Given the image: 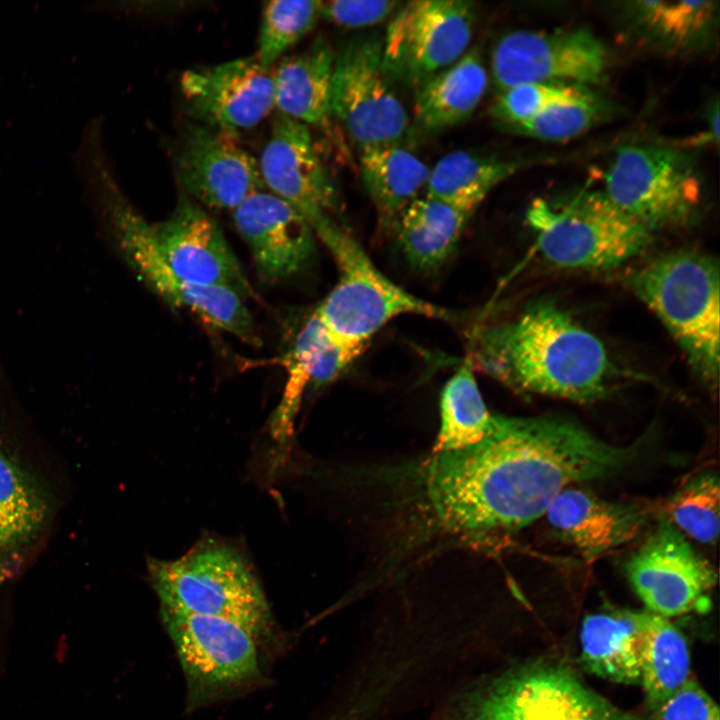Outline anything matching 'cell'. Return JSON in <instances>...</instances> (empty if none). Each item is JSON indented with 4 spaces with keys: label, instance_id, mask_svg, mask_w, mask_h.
Returning <instances> with one entry per match:
<instances>
[{
    "label": "cell",
    "instance_id": "cell-1",
    "mask_svg": "<svg viewBox=\"0 0 720 720\" xmlns=\"http://www.w3.org/2000/svg\"><path fill=\"white\" fill-rule=\"evenodd\" d=\"M637 448L563 417L495 414L479 443L433 452L404 472L431 531L481 539L528 526L564 489L615 472Z\"/></svg>",
    "mask_w": 720,
    "mask_h": 720
},
{
    "label": "cell",
    "instance_id": "cell-2",
    "mask_svg": "<svg viewBox=\"0 0 720 720\" xmlns=\"http://www.w3.org/2000/svg\"><path fill=\"white\" fill-rule=\"evenodd\" d=\"M467 359L521 394L579 403L606 395L614 374L601 340L546 299L476 330Z\"/></svg>",
    "mask_w": 720,
    "mask_h": 720
},
{
    "label": "cell",
    "instance_id": "cell-3",
    "mask_svg": "<svg viewBox=\"0 0 720 720\" xmlns=\"http://www.w3.org/2000/svg\"><path fill=\"white\" fill-rule=\"evenodd\" d=\"M67 472L0 369V580L47 546L68 499Z\"/></svg>",
    "mask_w": 720,
    "mask_h": 720
},
{
    "label": "cell",
    "instance_id": "cell-4",
    "mask_svg": "<svg viewBox=\"0 0 720 720\" xmlns=\"http://www.w3.org/2000/svg\"><path fill=\"white\" fill-rule=\"evenodd\" d=\"M632 291L659 318L696 376L717 388L720 360V273L701 252L663 254L628 278Z\"/></svg>",
    "mask_w": 720,
    "mask_h": 720
},
{
    "label": "cell",
    "instance_id": "cell-5",
    "mask_svg": "<svg viewBox=\"0 0 720 720\" xmlns=\"http://www.w3.org/2000/svg\"><path fill=\"white\" fill-rule=\"evenodd\" d=\"M160 607L235 621L261 645L273 632L266 595L246 557L224 542L206 539L175 560H148Z\"/></svg>",
    "mask_w": 720,
    "mask_h": 720
},
{
    "label": "cell",
    "instance_id": "cell-6",
    "mask_svg": "<svg viewBox=\"0 0 720 720\" xmlns=\"http://www.w3.org/2000/svg\"><path fill=\"white\" fill-rule=\"evenodd\" d=\"M526 218L536 248L564 268L604 270L642 254L653 232L619 209L603 191H581L559 199H535Z\"/></svg>",
    "mask_w": 720,
    "mask_h": 720
},
{
    "label": "cell",
    "instance_id": "cell-7",
    "mask_svg": "<svg viewBox=\"0 0 720 720\" xmlns=\"http://www.w3.org/2000/svg\"><path fill=\"white\" fill-rule=\"evenodd\" d=\"M320 240L332 254L339 278L314 312L334 342L366 348L376 332L401 315L454 319L448 309L387 278L342 225Z\"/></svg>",
    "mask_w": 720,
    "mask_h": 720
},
{
    "label": "cell",
    "instance_id": "cell-8",
    "mask_svg": "<svg viewBox=\"0 0 720 720\" xmlns=\"http://www.w3.org/2000/svg\"><path fill=\"white\" fill-rule=\"evenodd\" d=\"M186 687L189 710L237 696L263 677L261 643L241 624L160 607Z\"/></svg>",
    "mask_w": 720,
    "mask_h": 720
},
{
    "label": "cell",
    "instance_id": "cell-9",
    "mask_svg": "<svg viewBox=\"0 0 720 720\" xmlns=\"http://www.w3.org/2000/svg\"><path fill=\"white\" fill-rule=\"evenodd\" d=\"M106 192L104 208L108 230L119 254L138 278L169 306L189 310L207 324L259 345L243 298L226 288L198 286L181 280L157 250L151 223L117 189L110 186Z\"/></svg>",
    "mask_w": 720,
    "mask_h": 720
},
{
    "label": "cell",
    "instance_id": "cell-10",
    "mask_svg": "<svg viewBox=\"0 0 720 720\" xmlns=\"http://www.w3.org/2000/svg\"><path fill=\"white\" fill-rule=\"evenodd\" d=\"M701 191L691 157L666 146H623L604 176L605 195L651 232L687 224Z\"/></svg>",
    "mask_w": 720,
    "mask_h": 720
},
{
    "label": "cell",
    "instance_id": "cell-11",
    "mask_svg": "<svg viewBox=\"0 0 720 720\" xmlns=\"http://www.w3.org/2000/svg\"><path fill=\"white\" fill-rule=\"evenodd\" d=\"M331 116L361 149L400 144L408 134L407 110L385 69L379 35L352 37L335 50Z\"/></svg>",
    "mask_w": 720,
    "mask_h": 720
},
{
    "label": "cell",
    "instance_id": "cell-12",
    "mask_svg": "<svg viewBox=\"0 0 720 720\" xmlns=\"http://www.w3.org/2000/svg\"><path fill=\"white\" fill-rule=\"evenodd\" d=\"M474 22L470 1L420 0L401 6L382 37L388 75L396 85L417 88L468 51Z\"/></svg>",
    "mask_w": 720,
    "mask_h": 720
},
{
    "label": "cell",
    "instance_id": "cell-13",
    "mask_svg": "<svg viewBox=\"0 0 720 720\" xmlns=\"http://www.w3.org/2000/svg\"><path fill=\"white\" fill-rule=\"evenodd\" d=\"M462 720H632L560 667L534 666L471 695Z\"/></svg>",
    "mask_w": 720,
    "mask_h": 720
},
{
    "label": "cell",
    "instance_id": "cell-14",
    "mask_svg": "<svg viewBox=\"0 0 720 720\" xmlns=\"http://www.w3.org/2000/svg\"><path fill=\"white\" fill-rule=\"evenodd\" d=\"M606 66L605 46L584 29L513 31L491 55L492 78L501 91L531 82L588 86L602 81Z\"/></svg>",
    "mask_w": 720,
    "mask_h": 720
},
{
    "label": "cell",
    "instance_id": "cell-15",
    "mask_svg": "<svg viewBox=\"0 0 720 720\" xmlns=\"http://www.w3.org/2000/svg\"><path fill=\"white\" fill-rule=\"evenodd\" d=\"M625 572L647 611L666 618L700 608L717 583L713 565L665 519L632 554Z\"/></svg>",
    "mask_w": 720,
    "mask_h": 720
},
{
    "label": "cell",
    "instance_id": "cell-16",
    "mask_svg": "<svg viewBox=\"0 0 720 720\" xmlns=\"http://www.w3.org/2000/svg\"><path fill=\"white\" fill-rule=\"evenodd\" d=\"M258 164L264 186L295 208L316 237L339 224L336 190L309 126L279 113Z\"/></svg>",
    "mask_w": 720,
    "mask_h": 720
},
{
    "label": "cell",
    "instance_id": "cell-17",
    "mask_svg": "<svg viewBox=\"0 0 720 720\" xmlns=\"http://www.w3.org/2000/svg\"><path fill=\"white\" fill-rule=\"evenodd\" d=\"M179 85L194 122L229 136L257 126L275 107L272 71L255 55L191 68Z\"/></svg>",
    "mask_w": 720,
    "mask_h": 720
},
{
    "label": "cell",
    "instance_id": "cell-18",
    "mask_svg": "<svg viewBox=\"0 0 720 720\" xmlns=\"http://www.w3.org/2000/svg\"><path fill=\"white\" fill-rule=\"evenodd\" d=\"M151 230L161 257L181 280L226 288L241 298L254 296L221 228L186 194L179 196L168 218L151 223Z\"/></svg>",
    "mask_w": 720,
    "mask_h": 720
},
{
    "label": "cell",
    "instance_id": "cell-19",
    "mask_svg": "<svg viewBox=\"0 0 720 720\" xmlns=\"http://www.w3.org/2000/svg\"><path fill=\"white\" fill-rule=\"evenodd\" d=\"M174 168L184 194L209 208L234 210L264 187L258 161L232 136L195 122L178 139Z\"/></svg>",
    "mask_w": 720,
    "mask_h": 720
},
{
    "label": "cell",
    "instance_id": "cell-20",
    "mask_svg": "<svg viewBox=\"0 0 720 720\" xmlns=\"http://www.w3.org/2000/svg\"><path fill=\"white\" fill-rule=\"evenodd\" d=\"M232 211L234 225L263 280L288 278L311 261L314 232L306 219L284 200L262 190Z\"/></svg>",
    "mask_w": 720,
    "mask_h": 720
},
{
    "label": "cell",
    "instance_id": "cell-21",
    "mask_svg": "<svg viewBox=\"0 0 720 720\" xmlns=\"http://www.w3.org/2000/svg\"><path fill=\"white\" fill-rule=\"evenodd\" d=\"M544 516L561 540L592 562L634 540L647 523L648 511L570 486L554 499Z\"/></svg>",
    "mask_w": 720,
    "mask_h": 720
},
{
    "label": "cell",
    "instance_id": "cell-22",
    "mask_svg": "<svg viewBox=\"0 0 720 720\" xmlns=\"http://www.w3.org/2000/svg\"><path fill=\"white\" fill-rule=\"evenodd\" d=\"M335 50L317 36L302 52L284 56L272 71L274 106L307 126H325L331 117Z\"/></svg>",
    "mask_w": 720,
    "mask_h": 720
},
{
    "label": "cell",
    "instance_id": "cell-23",
    "mask_svg": "<svg viewBox=\"0 0 720 720\" xmlns=\"http://www.w3.org/2000/svg\"><path fill=\"white\" fill-rule=\"evenodd\" d=\"M649 612L611 610L586 616L580 632L585 667L607 680L640 683Z\"/></svg>",
    "mask_w": 720,
    "mask_h": 720
},
{
    "label": "cell",
    "instance_id": "cell-24",
    "mask_svg": "<svg viewBox=\"0 0 720 720\" xmlns=\"http://www.w3.org/2000/svg\"><path fill=\"white\" fill-rule=\"evenodd\" d=\"M488 74L478 49L423 81L415 91L414 121L434 134L467 120L485 95Z\"/></svg>",
    "mask_w": 720,
    "mask_h": 720
},
{
    "label": "cell",
    "instance_id": "cell-25",
    "mask_svg": "<svg viewBox=\"0 0 720 720\" xmlns=\"http://www.w3.org/2000/svg\"><path fill=\"white\" fill-rule=\"evenodd\" d=\"M360 172L382 225L394 227L426 188L430 168L400 144H395L361 149Z\"/></svg>",
    "mask_w": 720,
    "mask_h": 720
},
{
    "label": "cell",
    "instance_id": "cell-26",
    "mask_svg": "<svg viewBox=\"0 0 720 720\" xmlns=\"http://www.w3.org/2000/svg\"><path fill=\"white\" fill-rule=\"evenodd\" d=\"M471 215L440 199L417 198L394 226L408 262L420 270L439 267L456 247Z\"/></svg>",
    "mask_w": 720,
    "mask_h": 720
},
{
    "label": "cell",
    "instance_id": "cell-27",
    "mask_svg": "<svg viewBox=\"0 0 720 720\" xmlns=\"http://www.w3.org/2000/svg\"><path fill=\"white\" fill-rule=\"evenodd\" d=\"M718 3L714 1H636L629 3L633 28L647 41L673 51L702 48L712 40Z\"/></svg>",
    "mask_w": 720,
    "mask_h": 720
},
{
    "label": "cell",
    "instance_id": "cell-28",
    "mask_svg": "<svg viewBox=\"0 0 720 720\" xmlns=\"http://www.w3.org/2000/svg\"><path fill=\"white\" fill-rule=\"evenodd\" d=\"M520 167L519 162L453 151L430 169L426 196L454 204L473 214L488 193Z\"/></svg>",
    "mask_w": 720,
    "mask_h": 720
},
{
    "label": "cell",
    "instance_id": "cell-29",
    "mask_svg": "<svg viewBox=\"0 0 720 720\" xmlns=\"http://www.w3.org/2000/svg\"><path fill=\"white\" fill-rule=\"evenodd\" d=\"M474 371L466 358L444 385L440 396V429L433 452L473 446L490 431L495 414L485 404Z\"/></svg>",
    "mask_w": 720,
    "mask_h": 720
},
{
    "label": "cell",
    "instance_id": "cell-30",
    "mask_svg": "<svg viewBox=\"0 0 720 720\" xmlns=\"http://www.w3.org/2000/svg\"><path fill=\"white\" fill-rule=\"evenodd\" d=\"M690 676L685 637L669 618L649 612L640 678L649 709H655Z\"/></svg>",
    "mask_w": 720,
    "mask_h": 720
},
{
    "label": "cell",
    "instance_id": "cell-31",
    "mask_svg": "<svg viewBox=\"0 0 720 720\" xmlns=\"http://www.w3.org/2000/svg\"><path fill=\"white\" fill-rule=\"evenodd\" d=\"M719 512V477L704 472L690 479L668 499L664 519L695 541L714 545L719 536Z\"/></svg>",
    "mask_w": 720,
    "mask_h": 720
},
{
    "label": "cell",
    "instance_id": "cell-32",
    "mask_svg": "<svg viewBox=\"0 0 720 720\" xmlns=\"http://www.w3.org/2000/svg\"><path fill=\"white\" fill-rule=\"evenodd\" d=\"M320 1L276 0L263 8L255 57L266 69L306 36L320 18Z\"/></svg>",
    "mask_w": 720,
    "mask_h": 720
},
{
    "label": "cell",
    "instance_id": "cell-33",
    "mask_svg": "<svg viewBox=\"0 0 720 720\" xmlns=\"http://www.w3.org/2000/svg\"><path fill=\"white\" fill-rule=\"evenodd\" d=\"M610 111L608 102L585 86L576 96L551 106L527 122L507 128L540 140L564 141L605 120Z\"/></svg>",
    "mask_w": 720,
    "mask_h": 720
},
{
    "label": "cell",
    "instance_id": "cell-34",
    "mask_svg": "<svg viewBox=\"0 0 720 720\" xmlns=\"http://www.w3.org/2000/svg\"><path fill=\"white\" fill-rule=\"evenodd\" d=\"M583 85L568 83H521L501 91L491 114L505 125H518L551 106L576 96Z\"/></svg>",
    "mask_w": 720,
    "mask_h": 720
},
{
    "label": "cell",
    "instance_id": "cell-35",
    "mask_svg": "<svg viewBox=\"0 0 720 720\" xmlns=\"http://www.w3.org/2000/svg\"><path fill=\"white\" fill-rule=\"evenodd\" d=\"M652 720H720L717 704L692 676L652 710Z\"/></svg>",
    "mask_w": 720,
    "mask_h": 720
},
{
    "label": "cell",
    "instance_id": "cell-36",
    "mask_svg": "<svg viewBox=\"0 0 720 720\" xmlns=\"http://www.w3.org/2000/svg\"><path fill=\"white\" fill-rule=\"evenodd\" d=\"M401 4L389 0L320 1V18L335 25L361 29L377 25L399 9Z\"/></svg>",
    "mask_w": 720,
    "mask_h": 720
},
{
    "label": "cell",
    "instance_id": "cell-37",
    "mask_svg": "<svg viewBox=\"0 0 720 720\" xmlns=\"http://www.w3.org/2000/svg\"><path fill=\"white\" fill-rule=\"evenodd\" d=\"M2 599H3V597H2V594H1V592H0V603L3 601ZM3 609H5V608H3V606H0V611L3 610Z\"/></svg>",
    "mask_w": 720,
    "mask_h": 720
}]
</instances>
